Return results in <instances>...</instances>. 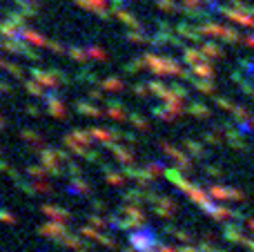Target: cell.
I'll return each instance as SVG.
<instances>
[{
	"label": "cell",
	"mask_w": 254,
	"mask_h": 252,
	"mask_svg": "<svg viewBox=\"0 0 254 252\" xmlns=\"http://www.w3.org/2000/svg\"><path fill=\"white\" fill-rule=\"evenodd\" d=\"M0 125H2V121H0Z\"/></svg>",
	"instance_id": "obj_1"
}]
</instances>
